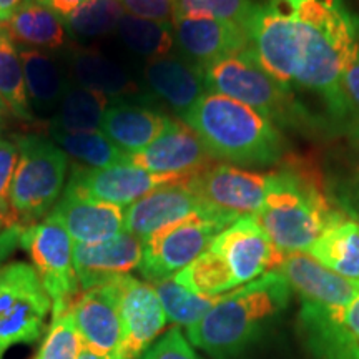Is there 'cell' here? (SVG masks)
<instances>
[{"label": "cell", "mask_w": 359, "mask_h": 359, "mask_svg": "<svg viewBox=\"0 0 359 359\" xmlns=\"http://www.w3.org/2000/svg\"><path fill=\"white\" fill-rule=\"evenodd\" d=\"M203 212L212 210L187 185H168L128 205L125 210V231L145 241L161 228Z\"/></svg>", "instance_id": "21"}, {"label": "cell", "mask_w": 359, "mask_h": 359, "mask_svg": "<svg viewBox=\"0 0 359 359\" xmlns=\"http://www.w3.org/2000/svg\"><path fill=\"white\" fill-rule=\"evenodd\" d=\"M19 163L13 175L11 206L15 223L30 226L53 210L64 195L69 156L42 135L17 137Z\"/></svg>", "instance_id": "6"}, {"label": "cell", "mask_w": 359, "mask_h": 359, "mask_svg": "<svg viewBox=\"0 0 359 359\" xmlns=\"http://www.w3.org/2000/svg\"><path fill=\"white\" fill-rule=\"evenodd\" d=\"M52 142L70 156L83 161L85 167L107 168L128 163V154L107 138L100 130L97 132L70 133L48 128Z\"/></svg>", "instance_id": "31"}, {"label": "cell", "mask_w": 359, "mask_h": 359, "mask_svg": "<svg viewBox=\"0 0 359 359\" xmlns=\"http://www.w3.org/2000/svg\"><path fill=\"white\" fill-rule=\"evenodd\" d=\"M50 309V296L32 264L0 268V359L13 344L37 341Z\"/></svg>", "instance_id": "9"}, {"label": "cell", "mask_w": 359, "mask_h": 359, "mask_svg": "<svg viewBox=\"0 0 359 359\" xmlns=\"http://www.w3.org/2000/svg\"><path fill=\"white\" fill-rule=\"evenodd\" d=\"M241 27L258 65L269 77L293 90L299 52L296 22L286 0L251 4Z\"/></svg>", "instance_id": "10"}, {"label": "cell", "mask_w": 359, "mask_h": 359, "mask_svg": "<svg viewBox=\"0 0 359 359\" xmlns=\"http://www.w3.org/2000/svg\"><path fill=\"white\" fill-rule=\"evenodd\" d=\"M296 22L299 62L293 87L318 95L334 122L346 120L343 74L359 47V19L341 0H286Z\"/></svg>", "instance_id": "1"}, {"label": "cell", "mask_w": 359, "mask_h": 359, "mask_svg": "<svg viewBox=\"0 0 359 359\" xmlns=\"http://www.w3.org/2000/svg\"><path fill=\"white\" fill-rule=\"evenodd\" d=\"M50 213L64 224L74 243H100L125 231L123 206L88 198L69 188Z\"/></svg>", "instance_id": "22"}, {"label": "cell", "mask_w": 359, "mask_h": 359, "mask_svg": "<svg viewBox=\"0 0 359 359\" xmlns=\"http://www.w3.org/2000/svg\"><path fill=\"white\" fill-rule=\"evenodd\" d=\"M175 39L185 60L206 69L215 62L248 50L243 27L213 19H175Z\"/></svg>", "instance_id": "20"}, {"label": "cell", "mask_w": 359, "mask_h": 359, "mask_svg": "<svg viewBox=\"0 0 359 359\" xmlns=\"http://www.w3.org/2000/svg\"><path fill=\"white\" fill-rule=\"evenodd\" d=\"M22 231H24V226L20 224L7 226L0 231V264L11 257L17 246H20Z\"/></svg>", "instance_id": "42"}, {"label": "cell", "mask_w": 359, "mask_h": 359, "mask_svg": "<svg viewBox=\"0 0 359 359\" xmlns=\"http://www.w3.org/2000/svg\"><path fill=\"white\" fill-rule=\"evenodd\" d=\"M115 30L130 52L148 60L167 57L177 47L173 22L140 19L125 12Z\"/></svg>", "instance_id": "30"}, {"label": "cell", "mask_w": 359, "mask_h": 359, "mask_svg": "<svg viewBox=\"0 0 359 359\" xmlns=\"http://www.w3.org/2000/svg\"><path fill=\"white\" fill-rule=\"evenodd\" d=\"M111 98L82 85H69L60 105L48 120V128L80 133L100 130L103 115Z\"/></svg>", "instance_id": "29"}, {"label": "cell", "mask_w": 359, "mask_h": 359, "mask_svg": "<svg viewBox=\"0 0 359 359\" xmlns=\"http://www.w3.org/2000/svg\"><path fill=\"white\" fill-rule=\"evenodd\" d=\"M308 253L331 271L359 281V222L346 217L331 224Z\"/></svg>", "instance_id": "28"}, {"label": "cell", "mask_w": 359, "mask_h": 359, "mask_svg": "<svg viewBox=\"0 0 359 359\" xmlns=\"http://www.w3.org/2000/svg\"><path fill=\"white\" fill-rule=\"evenodd\" d=\"M178 285L203 298H218L238 288L235 276L217 251L208 248L195 262L173 276Z\"/></svg>", "instance_id": "33"}, {"label": "cell", "mask_w": 359, "mask_h": 359, "mask_svg": "<svg viewBox=\"0 0 359 359\" xmlns=\"http://www.w3.org/2000/svg\"><path fill=\"white\" fill-rule=\"evenodd\" d=\"M20 246L32 258L43 290L52 299V314L70 311L80 296L74 266V240L58 219L48 213L43 222L25 226Z\"/></svg>", "instance_id": "8"}, {"label": "cell", "mask_w": 359, "mask_h": 359, "mask_svg": "<svg viewBox=\"0 0 359 359\" xmlns=\"http://www.w3.org/2000/svg\"><path fill=\"white\" fill-rule=\"evenodd\" d=\"M210 248L217 251L226 262L238 286H243L273 269H278L285 258V253L273 245L251 215L228 224L215 238Z\"/></svg>", "instance_id": "14"}, {"label": "cell", "mask_w": 359, "mask_h": 359, "mask_svg": "<svg viewBox=\"0 0 359 359\" xmlns=\"http://www.w3.org/2000/svg\"><path fill=\"white\" fill-rule=\"evenodd\" d=\"M281 253H304L331 224L346 218L320 182L299 168L269 173L263 206L253 215Z\"/></svg>", "instance_id": "4"}, {"label": "cell", "mask_w": 359, "mask_h": 359, "mask_svg": "<svg viewBox=\"0 0 359 359\" xmlns=\"http://www.w3.org/2000/svg\"><path fill=\"white\" fill-rule=\"evenodd\" d=\"M19 53L30 107L37 114L53 115L69 88L65 74L47 52L20 47Z\"/></svg>", "instance_id": "27"}, {"label": "cell", "mask_w": 359, "mask_h": 359, "mask_svg": "<svg viewBox=\"0 0 359 359\" xmlns=\"http://www.w3.org/2000/svg\"><path fill=\"white\" fill-rule=\"evenodd\" d=\"M217 160L208 154L203 142L187 123L170 120L167 130L140 151L128 154V165L154 173L193 175L212 167Z\"/></svg>", "instance_id": "15"}, {"label": "cell", "mask_w": 359, "mask_h": 359, "mask_svg": "<svg viewBox=\"0 0 359 359\" xmlns=\"http://www.w3.org/2000/svg\"><path fill=\"white\" fill-rule=\"evenodd\" d=\"M2 226H4V224H2V222H0V231H2Z\"/></svg>", "instance_id": "48"}, {"label": "cell", "mask_w": 359, "mask_h": 359, "mask_svg": "<svg viewBox=\"0 0 359 359\" xmlns=\"http://www.w3.org/2000/svg\"><path fill=\"white\" fill-rule=\"evenodd\" d=\"M123 11L140 19L173 22L177 0H118Z\"/></svg>", "instance_id": "41"}, {"label": "cell", "mask_w": 359, "mask_h": 359, "mask_svg": "<svg viewBox=\"0 0 359 359\" xmlns=\"http://www.w3.org/2000/svg\"><path fill=\"white\" fill-rule=\"evenodd\" d=\"M148 92L167 103L182 118L206 93L203 69L178 57H160L148 60L142 72Z\"/></svg>", "instance_id": "23"}, {"label": "cell", "mask_w": 359, "mask_h": 359, "mask_svg": "<svg viewBox=\"0 0 359 359\" xmlns=\"http://www.w3.org/2000/svg\"><path fill=\"white\" fill-rule=\"evenodd\" d=\"M278 271L302 296V303L313 306L344 308L359 296V281L331 271L306 253L285 255Z\"/></svg>", "instance_id": "18"}, {"label": "cell", "mask_w": 359, "mask_h": 359, "mask_svg": "<svg viewBox=\"0 0 359 359\" xmlns=\"http://www.w3.org/2000/svg\"><path fill=\"white\" fill-rule=\"evenodd\" d=\"M110 283L114 285L123 327L120 359H138L163 331L168 321L167 314L150 283L132 275L120 276Z\"/></svg>", "instance_id": "13"}, {"label": "cell", "mask_w": 359, "mask_h": 359, "mask_svg": "<svg viewBox=\"0 0 359 359\" xmlns=\"http://www.w3.org/2000/svg\"><path fill=\"white\" fill-rule=\"evenodd\" d=\"M72 314L85 348L103 359H120L123 327L111 283L82 291Z\"/></svg>", "instance_id": "16"}, {"label": "cell", "mask_w": 359, "mask_h": 359, "mask_svg": "<svg viewBox=\"0 0 359 359\" xmlns=\"http://www.w3.org/2000/svg\"><path fill=\"white\" fill-rule=\"evenodd\" d=\"M251 0H177L175 19H213L243 24Z\"/></svg>", "instance_id": "37"}, {"label": "cell", "mask_w": 359, "mask_h": 359, "mask_svg": "<svg viewBox=\"0 0 359 359\" xmlns=\"http://www.w3.org/2000/svg\"><path fill=\"white\" fill-rule=\"evenodd\" d=\"M0 100L7 107L8 114L17 118L32 122L34 110L27 95L24 69L19 47L0 27Z\"/></svg>", "instance_id": "32"}, {"label": "cell", "mask_w": 359, "mask_h": 359, "mask_svg": "<svg viewBox=\"0 0 359 359\" xmlns=\"http://www.w3.org/2000/svg\"><path fill=\"white\" fill-rule=\"evenodd\" d=\"M142 257L143 241L128 231L100 243H74V266L83 291L130 275Z\"/></svg>", "instance_id": "17"}, {"label": "cell", "mask_w": 359, "mask_h": 359, "mask_svg": "<svg viewBox=\"0 0 359 359\" xmlns=\"http://www.w3.org/2000/svg\"><path fill=\"white\" fill-rule=\"evenodd\" d=\"M79 359H103V358H100V356H97L95 353H92L90 351V349H87V348H82V351H80V356H79Z\"/></svg>", "instance_id": "45"}, {"label": "cell", "mask_w": 359, "mask_h": 359, "mask_svg": "<svg viewBox=\"0 0 359 359\" xmlns=\"http://www.w3.org/2000/svg\"><path fill=\"white\" fill-rule=\"evenodd\" d=\"M206 92L245 103L276 127L308 125L306 110L294 100L293 90L269 77L248 50L226 57L203 70Z\"/></svg>", "instance_id": "5"}, {"label": "cell", "mask_w": 359, "mask_h": 359, "mask_svg": "<svg viewBox=\"0 0 359 359\" xmlns=\"http://www.w3.org/2000/svg\"><path fill=\"white\" fill-rule=\"evenodd\" d=\"M29 0H0V24L11 19L12 13L17 12Z\"/></svg>", "instance_id": "44"}, {"label": "cell", "mask_w": 359, "mask_h": 359, "mask_svg": "<svg viewBox=\"0 0 359 359\" xmlns=\"http://www.w3.org/2000/svg\"><path fill=\"white\" fill-rule=\"evenodd\" d=\"M17 163H19L17 143L0 140V222H2L4 228L17 224L11 206V190Z\"/></svg>", "instance_id": "38"}, {"label": "cell", "mask_w": 359, "mask_h": 359, "mask_svg": "<svg viewBox=\"0 0 359 359\" xmlns=\"http://www.w3.org/2000/svg\"><path fill=\"white\" fill-rule=\"evenodd\" d=\"M302 325L309 348L320 359H346L359 349V296L344 308L302 303Z\"/></svg>", "instance_id": "19"}, {"label": "cell", "mask_w": 359, "mask_h": 359, "mask_svg": "<svg viewBox=\"0 0 359 359\" xmlns=\"http://www.w3.org/2000/svg\"><path fill=\"white\" fill-rule=\"evenodd\" d=\"M291 286L278 269L218 296L201 320L188 327L191 346L215 359H231L258 338L266 321L288 306Z\"/></svg>", "instance_id": "2"}, {"label": "cell", "mask_w": 359, "mask_h": 359, "mask_svg": "<svg viewBox=\"0 0 359 359\" xmlns=\"http://www.w3.org/2000/svg\"><path fill=\"white\" fill-rule=\"evenodd\" d=\"M39 2L50 7L53 12H57L58 15L62 17V19H67V17L72 15V13L77 11L82 4L87 2V0H39Z\"/></svg>", "instance_id": "43"}, {"label": "cell", "mask_w": 359, "mask_h": 359, "mask_svg": "<svg viewBox=\"0 0 359 359\" xmlns=\"http://www.w3.org/2000/svg\"><path fill=\"white\" fill-rule=\"evenodd\" d=\"M182 120L217 161L268 167L281 158L283 140L276 125L230 97L206 92Z\"/></svg>", "instance_id": "3"}, {"label": "cell", "mask_w": 359, "mask_h": 359, "mask_svg": "<svg viewBox=\"0 0 359 359\" xmlns=\"http://www.w3.org/2000/svg\"><path fill=\"white\" fill-rule=\"evenodd\" d=\"M2 29L13 42L37 50H55L69 39L64 19L39 0L25 2L11 19L2 22Z\"/></svg>", "instance_id": "26"}, {"label": "cell", "mask_w": 359, "mask_h": 359, "mask_svg": "<svg viewBox=\"0 0 359 359\" xmlns=\"http://www.w3.org/2000/svg\"><path fill=\"white\" fill-rule=\"evenodd\" d=\"M6 114H8V110H7V107L4 105V102L0 100V116H4Z\"/></svg>", "instance_id": "46"}, {"label": "cell", "mask_w": 359, "mask_h": 359, "mask_svg": "<svg viewBox=\"0 0 359 359\" xmlns=\"http://www.w3.org/2000/svg\"><path fill=\"white\" fill-rule=\"evenodd\" d=\"M346 359H359V349H358V351H356V353H353V354H351V356H348Z\"/></svg>", "instance_id": "47"}, {"label": "cell", "mask_w": 359, "mask_h": 359, "mask_svg": "<svg viewBox=\"0 0 359 359\" xmlns=\"http://www.w3.org/2000/svg\"><path fill=\"white\" fill-rule=\"evenodd\" d=\"M52 325L34 359H79L83 343L75 325L74 314H52Z\"/></svg>", "instance_id": "36"}, {"label": "cell", "mask_w": 359, "mask_h": 359, "mask_svg": "<svg viewBox=\"0 0 359 359\" xmlns=\"http://www.w3.org/2000/svg\"><path fill=\"white\" fill-rule=\"evenodd\" d=\"M269 173L217 161L193 175L185 185L215 213L231 219L257 215L266 195Z\"/></svg>", "instance_id": "11"}, {"label": "cell", "mask_w": 359, "mask_h": 359, "mask_svg": "<svg viewBox=\"0 0 359 359\" xmlns=\"http://www.w3.org/2000/svg\"><path fill=\"white\" fill-rule=\"evenodd\" d=\"M69 69L75 83L95 90L114 100L135 97L140 85L122 64L93 48H75L69 55Z\"/></svg>", "instance_id": "25"}, {"label": "cell", "mask_w": 359, "mask_h": 359, "mask_svg": "<svg viewBox=\"0 0 359 359\" xmlns=\"http://www.w3.org/2000/svg\"><path fill=\"white\" fill-rule=\"evenodd\" d=\"M123 13L118 0H87L64 22L69 35L77 39H97L115 30Z\"/></svg>", "instance_id": "35"}, {"label": "cell", "mask_w": 359, "mask_h": 359, "mask_svg": "<svg viewBox=\"0 0 359 359\" xmlns=\"http://www.w3.org/2000/svg\"><path fill=\"white\" fill-rule=\"evenodd\" d=\"M343 97L346 105L348 132L359 143V47L349 57L343 74Z\"/></svg>", "instance_id": "39"}, {"label": "cell", "mask_w": 359, "mask_h": 359, "mask_svg": "<svg viewBox=\"0 0 359 359\" xmlns=\"http://www.w3.org/2000/svg\"><path fill=\"white\" fill-rule=\"evenodd\" d=\"M140 359H203L196 354L195 349L188 343L178 326L172 327L167 334L155 341Z\"/></svg>", "instance_id": "40"}, {"label": "cell", "mask_w": 359, "mask_h": 359, "mask_svg": "<svg viewBox=\"0 0 359 359\" xmlns=\"http://www.w3.org/2000/svg\"><path fill=\"white\" fill-rule=\"evenodd\" d=\"M356 219H358V222H359V215H358V217H356Z\"/></svg>", "instance_id": "49"}, {"label": "cell", "mask_w": 359, "mask_h": 359, "mask_svg": "<svg viewBox=\"0 0 359 359\" xmlns=\"http://www.w3.org/2000/svg\"><path fill=\"white\" fill-rule=\"evenodd\" d=\"M190 178L187 175L154 173L128 163L107 168L74 165L65 188L88 198L125 206L135 203L158 188L185 185Z\"/></svg>", "instance_id": "12"}, {"label": "cell", "mask_w": 359, "mask_h": 359, "mask_svg": "<svg viewBox=\"0 0 359 359\" xmlns=\"http://www.w3.org/2000/svg\"><path fill=\"white\" fill-rule=\"evenodd\" d=\"M231 219L215 212L195 213L168 224L143 241L138 269L150 283L172 278L203 255Z\"/></svg>", "instance_id": "7"}, {"label": "cell", "mask_w": 359, "mask_h": 359, "mask_svg": "<svg viewBox=\"0 0 359 359\" xmlns=\"http://www.w3.org/2000/svg\"><path fill=\"white\" fill-rule=\"evenodd\" d=\"M151 286L158 294L167 320L178 326H187V330L196 325L217 302V298H203L191 293L185 286L178 285L173 276L151 283Z\"/></svg>", "instance_id": "34"}, {"label": "cell", "mask_w": 359, "mask_h": 359, "mask_svg": "<svg viewBox=\"0 0 359 359\" xmlns=\"http://www.w3.org/2000/svg\"><path fill=\"white\" fill-rule=\"evenodd\" d=\"M170 120L151 107L114 100L103 115L100 132L125 154H135L151 145L167 130Z\"/></svg>", "instance_id": "24"}]
</instances>
